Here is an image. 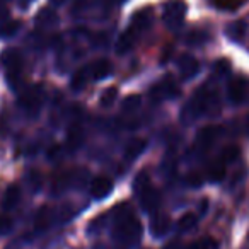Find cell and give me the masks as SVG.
Instances as JSON below:
<instances>
[{"label": "cell", "mask_w": 249, "mask_h": 249, "mask_svg": "<svg viewBox=\"0 0 249 249\" xmlns=\"http://www.w3.org/2000/svg\"><path fill=\"white\" fill-rule=\"evenodd\" d=\"M188 249H217V242L210 237H203L200 241L193 242Z\"/></svg>", "instance_id": "cell-29"}, {"label": "cell", "mask_w": 249, "mask_h": 249, "mask_svg": "<svg viewBox=\"0 0 249 249\" xmlns=\"http://www.w3.org/2000/svg\"><path fill=\"white\" fill-rule=\"evenodd\" d=\"M227 96L232 104L244 103L246 96H248V84L242 77H235L227 84Z\"/></svg>", "instance_id": "cell-7"}, {"label": "cell", "mask_w": 249, "mask_h": 249, "mask_svg": "<svg viewBox=\"0 0 249 249\" xmlns=\"http://www.w3.org/2000/svg\"><path fill=\"white\" fill-rule=\"evenodd\" d=\"M90 41H92V45H94V46H99V48H104V46L107 45V36H106V35H94Z\"/></svg>", "instance_id": "cell-33"}, {"label": "cell", "mask_w": 249, "mask_h": 249, "mask_svg": "<svg viewBox=\"0 0 249 249\" xmlns=\"http://www.w3.org/2000/svg\"><path fill=\"white\" fill-rule=\"evenodd\" d=\"M147 149V140L143 139H133L130 140L128 143H126V147H124V159L128 160H135L139 156H142L143 152H145Z\"/></svg>", "instance_id": "cell-15"}, {"label": "cell", "mask_w": 249, "mask_h": 249, "mask_svg": "<svg viewBox=\"0 0 249 249\" xmlns=\"http://www.w3.org/2000/svg\"><path fill=\"white\" fill-rule=\"evenodd\" d=\"M84 142V130L79 123H73L70 124L69 133H67V143L70 145V149H79Z\"/></svg>", "instance_id": "cell-18"}, {"label": "cell", "mask_w": 249, "mask_h": 249, "mask_svg": "<svg viewBox=\"0 0 249 249\" xmlns=\"http://www.w3.org/2000/svg\"><path fill=\"white\" fill-rule=\"evenodd\" d=\"M5 18H7V9H5V5L0 4V21L5 19Z\"/></svg>", "instance_id": "cell-35"}, {"label": "cell", "mask_w": 249, "mask_h": 249, "mask_svg": "<svg viewBox=\"0 0 249 249\" xmlns=\"http://www.w3.org/2000/svg\"><path fill=\"white\" fill-rule=\"evenodd\" d=\"M87 69H89V75H90V79H92V80H103V79H106L111 72H113V67H111V63L107 62V60H104V58L89 63V65H87Z\"/></svg>", "instance_id": "cell-11"}, {"label": "cell", "mask_w": 249, "mask_h": 249, "mask_svg": "<svg viewBox=\"0 0 249 249\" xmlns=\"http://www.w3.org/2000/svg\"><path fill=\"white\" fill-rule=\"evenodd\" d=\"M65 2H67V0H50V4L55 5V7H58V5H63Z\"/></svg>", "instance_id": "cell-36"}, {"label": "cell", "mask_w": 249, "mask_h": 249, "mask_svg": "<svg viewBox=\"0 0 249 249\" xmlns=\"http://www.w3.org/2000/svg\"><path fill=\"white\" fill-rule=\"evenodd\" d=\"M31 2H33V0H21V7L26 9L28 5H31Z\"/></svg>", "instance_id": "cell-37"}, {"label": "cell", "mask_w": 249, "mask_h": 249, "mask_svg": "<svg viewBox=\"0 0 249 249\" xmlns=\"http://www.w3.org/2000/svg\"><path fill=\"white\" fill-rule=\"evenodd\" d=\"M21 201V190H19L18 184H11V186L5 190L4 196H2V210L9 212L12 208H16Z\"/></svg>", "instance_id": "cell-13"}, {"label": "cell", "mask_w": 249, "mask_h": 249, "mask_svg": "<svg viewBox=\"0 0 249 249\" xmlns=\"http://www.w3.org/2000/svg\"><path fill=\"white\" fill-rule=\"evenodd\" d=\"M166 249H179V244H178V242H171V244L167 246Z\"/></svg>", "instance_id": "cell-38"}, {"label": "cell", "mask_w": 249, "mask_h": 249, "mask_svg": "<svg viewBox=\"0 0 249 249\" xmlns=\"http://www.w3.org/2000/svg\"><path fill=\"white\" fill-rule=\"evenodd\" d=\"M113 239L121 249L135 248L142 239V224L130 205H120L113 213Z\"/></svg>", "instance_id": "cell-1"}, {"label": "cell", "mask_w": 249, "mask_h": 249, "mask_svg": "<svg viewBox=\"0 0 249 249\" xmlns=\"http://www.w3.org/2000/svg\"><path fill=\"white\" fill-rule=\"evenodd\" d=\"M90 80V75H89V69L86 67H80L75 73L72 75V80H70V87L73 90H80L87 86V82Z\"/></svg>", "instance_id": "cell-19"}, {"label": "cell", "mask_w": 249, "mask_h": 249, "mask_svg": "<svg viewBox=\"0 0 249 249\" xmlns=\"http://www.w3.org/2000/svg\"><path fill=\"white\" fill-rule=\"evenodd\" d=\"M196 215L195 213H184L183 217L179 218V222H178V229H179L181 232H190L193 231L195 227H196Z\"/></svg>", "instance_id": "cell-22"}, {"label": "cell", "mask_w": 249, "mask_h": 249, "mask_svg": "<svg viewBox=\"0 0 249 249\" xmlns=\"http://www.w3.org/2000/svg\"><path fill=\"white\" fill-rule=\"evenodd\" d=\"M137 196H139V200H140V207L145 212H156L157 208H159L160 195H159V191L150 186V184L143 188V190H140L139 193H137Z\"/></svg>", "instance_id": "cell-6"}, {"label": "cell", "mask_w": 249, "mask_h": 249, "mask_svg": "<svg viewBox=\"0 0 249 249\" xmlns=\"http://www.w3.org/2000/svg\"><path fill=\"white\" fill-rule=\"evenodd\" d=\"M169 229H171V220L167 215L156 213L150 218V232H152V235H156V237H164V235L169 232Z\"/></svg>", "instance_id": "cell-12"}, {"label": "cell", "mask_w": 249, "mask_h": 249, "mask_svg": "<svg viewBox=\"0 0 249 249\" xmlns=\"http://www.w3.org/2000/svg\"><path fill=\"white\" fill-rule=\"evenodd\" d=\"M113 191V183L107 178H96L90 183V195L96 200H104Z\"/></svg>", "instance_id": "cell-10"}, {"label": "cell", "mask_w": 249, "mask_h": 249, "mask_svg": "<svg viewBox=\"0 0 249 249\" xmlns=\"http://www.w3.org/2000/svg\"><path fill=\"white\" fill-rule=\"evenodd\" d=\"M213 72L217 73L220 79L227 77L229 73H231V62H229V60H225V58L217 60V62L213 63Z\"/></svg>", "instance_id": "cell-26"}, {"label": "cell", "mask_w": 249, "mask_h": 249, "mask_svg": "<svg viewBox=\"0 0 249 249\" xmlns=\"http://www.w3.org/2000/svg\"><path fill=\"white\" fill-rule=\"evenodd\" d=\"M188 183L193 184V186H200V184H201V179L198 178V174L195 173V174H190V178H188Z\"/></svg>", "instance_id": "cell-34"}, {"label": "cell", "mask_w": 249, "mask_h": 249, "mask_svg": "<svg viewBox=\"0 0 249 249\" xmlns=\"http://www.w3.org/2000/svg\"><path fill=\"white\" fill-rule=\"evenodd\" d=\"M28 184L33 188V191H38L39 186H41V178H39V174L36 173V171H31V173L28 174Z\"/></svg>", "instance_id": "cell-30"}, {"label": "cell", "mask_w": 249, "mask_h": 249, "mask_svg": "<svg viewBox=\"0 0 249 249\" xmlns=\"http://www.w3.org/2000/svg\"><path fill=\"white\" fill-rule=\"evenodd\" d=\"M140 104H142L140 96L132 94V96L124 97V101L121 103V109H123V113H135V111L140 107Z\"/></svg>", "instance_id": "cell-21"}, {"label": "cell", "mask_w": 249, "mask_h": 249, "mask_svg": "<svg viewBox=\"0 0 249 249\" xmlns=\"http://www.w3.org/2000/svg\"><path fill=\"white\" fill-rule=\"evenodd\" d=\"M244 33H246V24L242 21L234 22V24H231L227 28V36L232 39V41H241Z\"/></svg>", "instance_id": "cell-23"}, {"label": "cell", "mask_w": 249, "mask_h": 249, "mask_svg": "<svg viewBox=\"0 0 249 249\" xmlns=\"http://www.w3.org/2000/svg\"><path fill=\"white\" fill-rule=\"evenodd\" d=\"M248 132H249V128H248Z\"/></svg>", "instance_id": "cell-39"}, {"label": "cell", "mask_w": 249, "mask_h": 249, "mask_svg": "<svg viewBox=\"0 0 249 249\" xmlns=\"http://www.w3.org/2000/svg\"><path fill=\"white\" fill-rule=\"evenodd\" d=\"M21 28V22L19 21H5L0 24V36L2 38H12L16 33Z\"/></svg>", "instance_id": "cell-24"}, {"label": "cell", "mask_w": 249, "mask_h": 249, "mask_svg": "<svg viewBox=\"0 0 249 249\" xmlns=\"http://www.w3.org/2000/svg\"><path fill=\"white\" fill-rule=\"evenodd\" d=\"M178 69H179V73L184 80H190L198 75V72H200V63H198V60L195 58V56L181 55L179 60H178Z\"/></svg>", "instance_id": "cell-8"}, {"label": "cell", "mask_w": 249, "mask_h": 249, "mask_svg": "<svg viewBox=\"0 0 249 249\" xmlns=\"http://www.w3.org/2000/svg\"><path fill=\"white\" fill-rule=\"evenodd\" d=\"M43 104V89L39 86H31L19 96V107L28 114H38Z\"/></svg>", "instance_id": "cell-4"}, {"label": "cell", "mask_w": 249, "mask_h": 249, "mask_svg": "<svg viewBox=\"0 0 249 249\" xmlns=\"http://www.w3.org/2000/svg\"><path fill=\"white\" fill-rule=\"evenodd\" d=\"M137 38H139V36H137L132 29H126L124 33H121L120 38H118V41H116V53L118 55H124V53H128L130 50L133 48V45H135Z\"/></svg>", "instance_id": "cell-16"}, {"label": "cell", "mask_w": 249, "mask_h": 249, "mask_svg": "<svg viewBox=\"0 0 249 249\" xmlns=\"http://www.w3.org/2000/svg\"><path fill=\"white\" fill-rule=\"evenodd\" d=\"M207 176H208V179L215 181V183H217V181H220V179H224V176H225V164H224V160L218 159V160H215V162H212L210 167H208Z\"/></svg>", "instance_id": "cell-20"}, {"label": "cell", "mask_w": 249, "mask_h": 249, "mask_svg": "<svg viewBox=\"0 0 249 249\" xmlns=\"http://www.w3.org/2000/svg\"><path fill=\"white\" fill-rule=\"evenodd\" d=\"M218 133H220V128L215 126V124H210V126L201 128L196 135L195 150H196V152H205V150H208L215 143V140L218 139Z\"/></svg>", "instance_id": "cell-5"}, {"label": "cell", "mask_w": 249, "mask_h": 249, "mask_svg": "<svg viewBox=\"0 0 249 249\" xmlns=\"http://www.w3.org/2000/svg\"><path fill=\"white\" fill-rule=\"evenodd\" d=\"M0 62L5 67V79H7L11 89L19 90L22 84V56L18 50H5L0 55Z\"/></svg>", "instance_id": "cell-2"}, {"label": "cell", "mask_w": 249, "mask_h": 249, "mask_svg": "<svg viewBox=\"0 0 249 249\" xmlns=\"http://www.w3.org/2000/svg\"><path fill=\"white\" fill-rule=\"evenodd\" d=\"M118 97V89L116 87H109V89L104 90V94L101 96V106L103 107H111L113 103Z\"/></svg>", "instance_id": "cell-28"}, {"label": "cell", "mask_w": 249, "mask_h": 249, "mask_svg": "<svg viewBox=\"0 0 249 249\" xmlns=\"http://www.w3.org/2000/svg\"><path fill=\"white\" fill-rule=\"evenodd\" d=\"M239 156H241V152H239V147L229 145V147H225V149H224L220 159L224 160V164H229V162H234V160H237Z\"/></svg>", "instance_id": "cell-27"}, {"label": "cell", "mask_w": 249, "mask_h": 249, "mask_svg": "<svg viewBox=\"0 0 249 249\" xmlns=\"http://www.w3.org/2000/svg\"><path fill=\"white\" fill-rule=\"evenodd\" d=\"M176 92L178 90L174 87L173 80H171V77H167V80L164 79L159 86H156L150 90V97H154V99H164V97H173Z\"/></svg>", "instance_id": "cell-17"}, {"label": "cell", "mask_w": 249, "mask_h": 249, "mask_svg": "<svg viewBox=\"0 0 249 249\" xmlns=\"http://www.w3.org/2000/svg\"><path fill=\"white\" fill-rule=\"evenodd\" d=\"M186 18V4L183 0H169L164 7V22L171 31H176L183 26Z\"/></svg>", "instance_id": "cell-3"}, {"label": "cell", "mask_w": 249, "mask_h": 249, "mask_svg": "<svg viewBox=\"0 0 249 249\" xmlns=\"http://www.w3.org/2000/svg\"><path fill=\"white\" fill-rule=\"evenodd\" d=\"M53 220V213L50 212V208H41V210L38 212V215H36V229H46L50 225V222Z\"/></svg>", "instance_id": "cell-25"}, {"label": "cell", "mask_w": 249, "mask_h": 249, "mask_svg": "<svg viewBox=\"0 0 249 249\" xmlns=\"http://www.w3.org/2000/svg\"><path fill=\"white\" fill-rule=\"evenodd\" d=\"M58 14L52 9H41L36 16V26L39 29H52L58 24Z\"/></svg>", "instance_id": "cell-14"}, {"label": "cell", "mask_w": 249, "mask_h": 249, "mask_svg": "<svg viewBox=\"0 0 249 249\" xmlns=\"http://www.w3.org/2000/svg\"><path fill=\"white\" fill-rule=\"evenodd\" d=\"M150 26H152V16H150V12L140 11L132 18V22H130L128 29H132L137 36H140V35H143V33L149 31Z\"/></svg>", "instance_id": "cell-9"}, {"label": "cell", "mask_w": 249, "mask_h": 249, "mask_svg": "<svg viewBox=\"0 0 249 249\" xmlns=\"http://www.w3.org/2000/svg\"><path fill=\"white\" fill-rule=\"evenodd\" d=\"M12 229V220L9 217H2L0 215V234H7Z\"/></svg>", "instance_id": "cell-32"}, {"label": "cell", "mask_w": 249, "mask_h": 249, "mask_svg": "<svg viewBox=\"0 0 249 249\" xmlns=\"http://www.w3.org/2000/svg\"><path fill=\"white\" fill-rule=\"evenodd\" d=\"M205 41H207V35H205V33L195 31L188 35V43H190V45H201V43H205Z\"/></svg>", "instance_id": "cell-31"}]
</instances>
